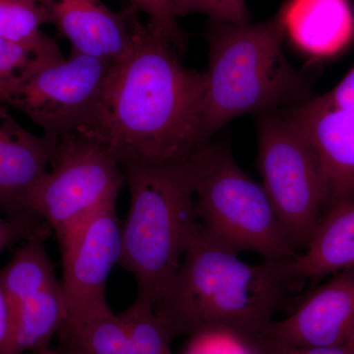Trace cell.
<instances>
[{
  "label": "cell",
  "mask_w": 354,
  "mask_h": 354,
  "mask_svg": "<svg viewBox=\"0 0 354 354\" xmlns=\"http://www.w3.org/2000/svg\"><path fill=\"white\" fill-rule=\"evenodd\" d=\"M176 51L150 24L142 25L134 48L111 64L73 133L104 147L120 167L183 158L206 145L205 74L183 66Z\"/></svg>",
  "instance_id": "6da1fadb"
},
{
  "label": "cell",
  "mask_w": 354,
  "mask_h": 354,
  "mask_svg": "<svg viewBox=\"0 0 354 354\" xmlns=\"http://www.w3.org/2000/svg\"><path fill=\"white\" fill-rule=\"evenodd\" d=\"M225 144L211 140L186 157L121 165L130 208L122 227L120 265L134 277L138 297L153 305L169 290L199 232L197 187Z\"/></svg>",
  "instance_id": "7a4b0ae2"
},
{
  "label": "cell",
  "mask_w": 354,
  "mask_h": 354,
  "mask_svg": "<svg viewBox=\"0 0 354 354\" xmlns=\"http://www.w3.org/2000/svg\"><path fill=\"white\" fill-rule=\"evenodd\" d=\"M288 262L248 264L209 241L199 228L156 311L174 337L214 326L262 337L295 281Z\"/></svg>",
  "instance_id": "3957f363"
},
{
  "label": "cell",
  "mask_w": 354,
  "mask_h": 354,
  "mask_svg": "<svg viewBox=\"0 0 354 354\" xmlns=\"http://www.w3.org/2000/svg\"><path fill=\"white\" fill-rule=\"evenodd\" d=\"M285 32L283 12L257 24L209 21L207 139L242 114L295 108L313 99L306 80L286 57Z\"/></svg>",
  "instance_id": "277c9868"
},
{
  "label": "cell",
  "mask_w": 354,
  "mask_h": 354,
  "mask_svg": "<svg viewBox=\"0 0 354 354\" xmlns=\"http://www.w3.org/2000/svg\"><path fill=\"white\" fill-rule=\"evenodd\" d=\"M196 215L204 236L235 253L270 261L298 254L262 184L242 171L227 143L198 185Z\"/></svg>",
  "instance_id": "5b68a950"
},
{
  "label": "cell",
  "mask_w": 354,
  "mask_h": 354,
  "mask_svg": "<svg viewBox=\"0 0 354 354\" xmlns=\"http://www.w3.org/2000/svg\"><path fill=\"white\" fill-rule=\"evenodd\" d=\"M55 139L50 167L26 200L28 213L58 239L113 203L125 179L120 162L104 147L68 133Z\"/></svg>",
  "instance_id": "8992f818"
},
{
  "label": "cell",
  "mask_w": 354,
  "mask_h": 354,
  "mask_svg": "<svg viewBox=\"0 0 354 354\" xmlns=\"http://www.w3.org/2000/svg\"><path fill=\"white\" fill-rule=\"evenodd\" d=\"M258 167L281 225L304 250L322 218L327 183L313 147L281 111L258 114Z\"/></svg>",
  "instance_id": "52a82bcc"
},
{
  "label": "cell",
  "mask_w": 354,
  "mask_h": 354,
  "mask_svg": "<svg viewBox=\"0 0 354 354\" xmlns=\"http://www.w3.org/2000/svg\"><path fill=\"white\" fill-rule=\"evenodd\" d=\"M111 64L72 53L68 59L37 70L13 91L6 106L29 116L51 138L74 132L99 97Z\"/></svg>",
  "instance_id": "ba28073f"
},
{
  "label": "cell",
  "mask_w": 354,
  "mask_h": 354,
  "mask_svg": "<svg viewBox=\"0 0 354 354\" xmlns=\"http://www.w3.org/2000/svg\"><path fill=\"white\" fill-rule=\"evenodd\" d=\"M62 250L64 319L111 310L106 283L122 254V227L116 203L97 211L78 227L58 239Z\"/></svg>",
  "instance_id": "9c48e42d"
},
{
  "label": "cell",
  "mask_w": 354,
  "mask_h": 354,
  "mask_svg": "<svg viewBox=\"0 0 354 354\" xmlns=\"http://www.w3.org/2000/svg\"><path fill=\"white\" fill-rule=\"evenodd\" d=\"M272 348L335 346L354 339V268L337 272L291 315L262 335Z\"/></svg>",
  "instance_id": "30bf717a"
},
{
  "label": "cell",
  "mask_w": 354,
  "mask_h": 354,
  "mask_svg": "<svg viewBox=\"0 0 354 354\" xmlns=\"http://www.w3.org/2000/svg\"><path fill=\"white\" fill-rule=\"evenodd\" d=\"M281 111L318 156L327 183L328 211L354 203V114L334 108L322 95Z\"/></svg>",
  "instance_id": "8fae6325"
},
{
  "label": "cell",
  "mask_w": 354,
  "mask_h": 354,
  "mask_svg": "<svg viewBox=\"0 0 354 354\" xmlns=\"http://www.w3.org/2000/svg\"><path fill=\"white\" fill-rule=\"evenodd\" d=\"M72 53L120 62L134 48L142 25L131 7L115 12L101 0H39Z\"/></svg>",
  "instance_id": "7c38bea8"
},
{
  "label": "cell",
  "mask_w": 354,
  "mask_h": 354,
  "mask_svg": "<svg viewBox=\"0 0 354 354\" xmlns=\"http://www.w3.org/2000/svg\"><path fill=\"white\" fill-rule=\"evenodd\" d=\"M55 139L21 127L0 102V209L7 218L41 236L26 209L30 191L50 167Z\"/></svg>",
  "instance_id": "4fadbf2b"
},
{
  "label": "cell",
  "mask_w": 354,
  "mask_h": 354,
  "mask_svg": "<svg viewBox=\"0 0 354 354\" xmlns=\"http://www.w3.org/2000/svg\"><path fill=\"white\" fill-rule=\"evenodd\" d=\"M286 31L302 50L329 57L348 44L354 18L348 0H293L283 11Z\"/></svg>",
  "instance_id": "5bb4252c"
},
{
  "label": "cell",
  "mask_w": 354,
  "mask_h": 354,
  "mask_svg": "<svg viewBox=\"0 0 354 354\" xmlns=\"http://www.w3.org/2000/svg\"><path fill=\"white\" fill-rule=\"evenodd\" d=\"M354 268V203L328 212L321 218L304 252L290 260L295 281L320 279Z\"/></svg>",
  "instance_id": "9a60e30c"
},
{
  "label": "cell",
  "mask_w": 354,
  "mask_h": 354,
  "mask_svg": "<svg viewBox=\"0 0 354 354\" xmlns=\"http://www.w3.org/2000/svg\"><path fill=\"white\" fill-rule=\"evenodd\" d=\"M66 315L62 283L48 286L18 305L11 314L10 330L0 354L44 351L59 332Z\"/></svg>",
  "instance_id": "2e32d148"
},
{
  "label": "cell",
  "mask_w": 354,
  "mask_h": 354,
  "mask_svg": "<svg viewBox=\"0 0 354 354\" xmlns=\"http://www.w3.org/2000/svg\"><path fill=\"white\" fill-rule=\"evenodd\" d=\"M59 283L41 237H32L0 270V288L12 314L14 309L39 291Z\"/></svg>",
  "instance_id": "e0dca14e"
},
{
  "label": "cell",
  "mask_w": 354,
  "mask_h": 354,
  "mask_svg": "<svg viewBox=\"0 0 354 354\" xmlns=\"http://www.w3.org/2000/svg\"><path fill=\"white\" fill-rule=\"evenodd\" d=\"M58 333L70 354H124L127 349V323L111 309L82 318L64 319Z\"/></svg>",
  "instance_id": "ac0fdd59"
},
{
  "label": "cell",
  "mask_w": 354,
  "mask_h": 354,
  "mask_svg": "<svg viewBox=\"0 0 354 354\" xmlns=\"http://www.w3.org/2000/svg\"><path fill=\"white\" fill-rule=\"evenodd\" d=\"M48 23L50 15L39 0H0V38L59 62L64 57L57 41L41 30Z\"/></svg>",
  "instance_id": "d6986e66"
},
{
  "label": "cell",
  "mask_w": 354,
  "mask_h": 354,
  "mask_svg": "<svg viewBox=\"0 0 354 354\" xmlns=\"http://www.w3.org/2000/svg\"><path fill=\"white\" fill-rule=\"evenodd\" d=\"M121 315L127 326L124 354H174L171 351L174 333L152 302L137 295Z\"/></svg>",
  "instance_id": "ffe728a7"
},
{
  "label": "cell",
  "mask_w": 354,
  "mask_h": 354,
  "mask_svg": "<svg viewBox=\"0 0 354 354\" xmlns=\"http://www.w3.org/2000/svg\"><path fill=\"white\" fill-rule=\"evenodd\" d=\"M190 337L184 354H268L262 337L223 326L204 328Z\"/></svg>",
  "instance_id": "44dd1931"
},
{
  "label": "cell",
  "mask_w": 354,
  "mask_h": 354,
  "mask_svg": "<svg viewBox=\"0 0 354 354\" xmlns=\"http://www.w3.org/2000/svg\"><path fill=\"white\" fill-rule=\"evenodd\" d=\"M55 62H57L41 57L26 46L0 38V102L6 104L13 91L21 83L37 70Z\"/></svg>",
  "instance_id": "7402d4cb"
},
{
  "label": "cell",
  "mask_w": 354,
  "mask_h": 354,
  "mask_svg": "<svg viewBox=\"0 0 354 354\" xmlns=\"http://www.w3.org/2000/svg\"><path fill=\"white\" fill-rule=\"evenodd\" d=\"M137 13L146 14L151 27L176 50H183L187 39L177 22L174 0H128Z\"/></svg>",
  "instance_id": "603a6c76"
},
{
  "label": "cell",
  "mask_w": 354,
  "mask_h": 354,
  "mask_svg": "<svg viewBox=\"0 0 354 354\" xmlns=\"http://www.w3.org/2000/svg\"><path fill=\"white\" fill-rule=\"evenodd\" d=\"M176 17L199 13L209 20L244 25L248 23L249 13L245 0H174Z\"/></svg>",
  "instance_id": "cb8c5ba5"
},
{
  "label": "cell",
  "mask_w": 354,
  "mask_h": 354,
  "mask_svg": "<svg viewBox=\"0 0 354 354\" xmlns=\"http://www.w3.org/2000/svg\"><path fill=\"white\" fill-rule=\"evenodd\" d=\"M322 97L334 108L354 114V66L337 87Z\"/></svg>",
  "instance_id": "d4e9b609"
},
{
  "label": "cell",
  "mask_w": 354,
  "mask_h": 354,
  "mask_svg": "<svg viewBox=\"0 0 354 354\" xmlns=\"http://www.w3.org/2000/svg\"><path fill=\"white\" fill-rule=\"evenodd\" d=\"M37 236L31 230L19 223H14L6 216L0 215V253L15 242L22 239H32Z\"/></svg>",
  "instance_id": "484cf974"
},
{
  "label": "cell",
  "mask_w": 354,
  "mask_h": 354,
  "mask_svg": "<svg viewBox=\"0 0 354 354\" xmlns=\"http://www.w3.org/2000/svg\"><path fill=\"white\" fill-rule=\"evenodd\" d=\"M285 354H354V339L335 346L276 348Z\"/></svg>",
  "instance_id": "4316f807"
},
{
  "label": "cell",
  "mask_w": 354,
  "mask_h": 354,
  "mask_svg": "<svg viewBox=\"0 0 354 354\" xmlns=\"http://www.w3.org/2000/svg\"><path fill=\"white\" fill-rule=\"evenodd\" d=\"M11 314L6 298L0 288V349L6 344L10 330Z\"/></svg>",
  "instance_id": "83f0119b"
},
{
  "label": "cell",
  "mask_w": 354,
  "mask_h": 354,
  "mask_svg": "<svg viewBox=\"0 0 354 354\" xmlns=\"http://www.w3.org/2000/svg\"><path fill=\"white\" fill-rule=\"evenodd\" d=\"M35 354H70L68 353H66V351H64V353H57V351H48V348L44 349V351H37Z\"/></svg>",
  "instance_id": "f1b7e54d"
}]
</instances>
